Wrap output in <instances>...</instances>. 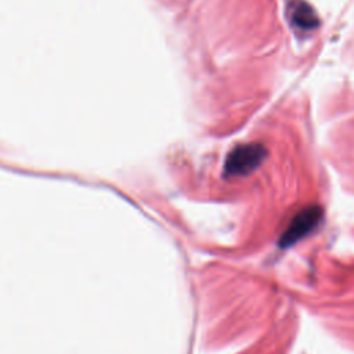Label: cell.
<instances>
[{"label": "cell", "mask_w": 354, "mask_h": 354, "mask_svg": "<svg viewBox=\"0 0 354 354\" xmlns=\"http://www.w3.org/2000/svg\"><path fill=\"white\" fill-rule=\"evenodd\" d=\"M266 149L259 144H245L234 148L225 162V173L242 176L253 171L264 159Z\"/></svg>", "instance_id": "6da1fadb"}, {"label": "cell", "mask_w": 354, "mask_h": 354, "mask_svg": "<svg viewBox=\"0 0 354 354\" xmlns=\"http://www.w3.org/2000/svg\"><path fill=\"white\" fill-rule=\"evenodd\" d=\"M322 210L318 206H310L303 209L296 217L292 220L289 228L285 231L281 239L282 246H289L295 243L297 239L310 232L319 221Z\"/></svg>", "instance_id": "7a4b0ae2"}, {"label": "cell", "mask_w": 354, "mask_h": 354, "mask_svg": "<svg viewBox=\"0 0 354 354\" xmlns=\"http://www.w3.org/2000/svg\"><path fill=\"white\" fill-rule=\"evenodd\" d=\"M289 14H290L292 22L300 29H311L318 24L317 15L313 11V8L301 0H296V3L290 4Z\"/></svg>", "instance_id": "3957f363"}]
</instances>
